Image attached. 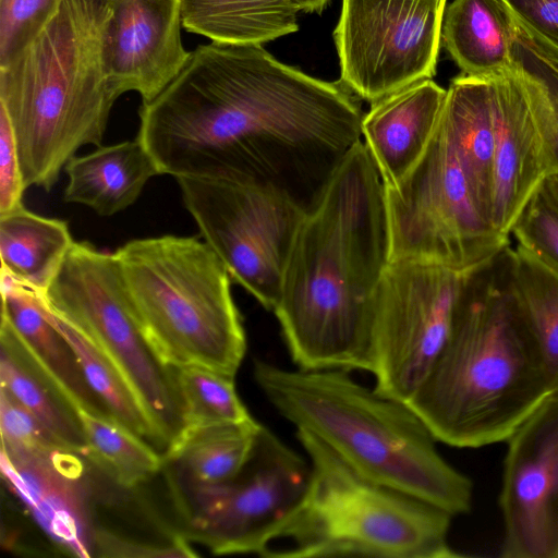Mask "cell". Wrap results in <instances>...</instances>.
<instances>
[{
  "mask_svg": "<svg viewBox=\"0 0 558 558\" xmlns=\"http://www.w3.org/2000/svg\"><path fill=\"white\" fill-rule=\"evenodd\" d=\"M363 117L340 82L310 76L259 44L211 41L143 102L136 137L160 174L263 185L308 214L362 141Z\"/></svg>",
  "mask_w": 558,
  "mask_h": 558,
  "instance_id": "6da1fadb",
  "label": "cell"
},
{
  "mask_svg": "<svg viewBox=\"0 0 558 558\" xmlns=\"http://www.w3.org/2000/svg\"><path fill=\"white\" fill-rule=\"evenodd\" d=\"M390 260L385 186L359 142L305 215L274 313L298 368L374 369L373 303Z\"/></svg>",
  "mask_w": 558,
  "mask_h": 558,
  "instance_id": "7a4b0ae2",
  "label": "cell"
},
{
  "mask_svg": "<svg viewBox=\"0 0 558 558\" xmlns=\"http://www.w3.org/2000/svg\"><path fill=\"white\" fill-rule=\"evenodd\" d=\"M508 245L464 275L451 332L408 404L437 441H505L551 396Z\"/></svg>",
  "mask_w": 558,
  "mask_h": 558,
  "instance_id": "3957f363",
  "label": "cell"
},
{
  "mask_svg": "<svg viewBox=\"0 0 558 558\" xmlns=\"http://www.w3.org/2000/svg\"><path fill=\"white\" fill-rule=\"evenodd\" d=\"M253 376L295 429L315 435L364 476L452 515L471 509L472 482L442 458L408 403L360 384L345 369H288L256 359Z\"/></svg>",
  "mask_w": 558,
  "mask_h": 558,
  "instance_id": "277c9868",
  "label": "cell"
},
{
  "mask_svg": "<svg viewBox=\"0 0 558 558\" xmlns=\"http://www.w3.org/2000/svg\"><path fill=\"white\" fill-rule=\"evenodd\" d=\"M118 98L104 61L99 7L64 0L47 28L0 68V107L26 186L49 191L82 146H101Z\"/></svg>",
  "mask_w": 558,
  "mask_h": 558,
  "instance_id": "5b68a950",
  "label": "cell"
},
{
  "mask_svg": "<svg viewBox=\"0 0 558 558\" xmlns=\"http://www.w3.org/2000/svg\"><path fill=\"white\" fill-rule=\"evenodd\" d=\"M295 436L310 463L307 485L260 557L460 556L449 544L452 514L364 476L312 433Z\"/></svg>",
  "mask_w": 558,
  "mask_h": 558,
  "instance_id": "8992f818",
  "label": "cell"
},
{
  "mask_svg": "<svg viewBox=\"0 0 558 558\" xmlns=\"http://www.w3.org/2000/svg\"><path fill=\"white\" fill-rule=\"evenodd\" d=\"M136 322L172 367L203 366L235 377L246 336L231 277L194 236L132 240L114 252Z\"/></svg>",
  "mask_w": 558,
  "mask_h": 558,
  "instance_id": "52a82bcc",
  "label": "cell"
},
{
  "mask_svg": "<svg viewBox=\"0 0 558 558\" xmlns=\"http://www.w3.org/2000/svg\"><path fill=\"white\" fill-rule=\"evenodd\" d=\"M47 308L95 344L125 378L163 453L185 425L175 367L145 339L132 311L114 253L74 242L49 288Z\"/></svg>",
  "mask_w": 558,
  "mask_h": 558,
  "instance_id": "ba28073f",
  "label": "cell"
},
{
  "mask_svg": "<svg viewBox=\"0 0 558 558\" xmlns=\"http://www.w3.org/2000/svg\"><path fill=\"white\" fill-rule=\"evenodd\" d=\"M385 203L389 262L417 260L466 272L509 245V236L481 213L441 114L416 165L397 184L385 186Z\"/></svg>",
  "mask_w": 558,
  "mask_h": 558,
  "instance_id": "9c48e42d",
  "label": "cell"
},
{
  "mask_svg": "<svg viewBox=\"0 0 558 558\" xmlns=\"http://www.w3.org/2000/svg\"><path fill=\"white\" fill-rule=\"evenodd\" d=\"M308 475V460L263 425L253 453L232 477L193 483L165 476L179 534L214 555L259 556L302 498Z\"/></svg>",
  "mask_w": 558,
  "mask_h": 558,
  "instance_id": "30bf717a",
  "label": "cell"
},
{
  "mask_svg": "<svg viewBox=\"0 0 558 558\" xmlns=\"http://www.w3.org/2000/svg\"><path fill=\"white\" fill-rule=\"evenodd\" d=\"M177 181L203 240L231 279L274 311L306 213L281 193L254 183L202 177Z\"/></svg>",
  "mask_w": 558,
  "mask_h": 558,
  "instance_id": "8fae6325",
  "label": "cell"
},
{
  "mask_svg": "<svg viewBox=\"0 0 558 558\" xmlns=\"http://www.w3.org/2000/svg\"><path fill=\"white\" fill-rule=\"evenodd\" d=\"M465 272L391 260L373 303L374 389L408 403L445 345Z\"/></svg>",
  "mask_w": 558,
  "mask_h": 558,
  "instance_id": "7c38bea8",
  "label": "cell"
},
{
  "mask_svg": "<svg viewBox=\"0 0 558 558\" xmlns=\"http://www.w3.org/2000/svg\"><path fill=\"white\" fill-rule=\"evenodd\" d=\"M447 0H342L340 83L371 104L432 78Z\"/></svg>",
  "mask_w": 558,
  "mask_h": 558,
  "instance_id": "4fadbf2b",
  "label": "cell"
},
{
  "mask_svg": "<svg viewBox=\"0 0 558 558\" xmlns=\"http://www.w3.org/2000/svg\"><path fill=\"white\" fill-rule=\"evenodd\" d=\"M507 441L501 556L557 558L558 396L548 397Z\"/></svg>",
  "mask_w": 558,
  "mask_h": 558,
  "instance_id": "5bb4252c",
  "label": "cell"
},
{
  "mask_svg": "<svg viewBox=\"0 0 558 558\" xmlns=\"http://www.w3.org/2000/svg\"><path fill=\"white\" fill-rule=\"evenodd\" d=\"M101 11V46L118 96H158L187 62L181 39V0H92Z\"/></svg>",
  "mask_w": 558,
  "mask_h": 558,
  "instance_id": "9a60e30c",
  "label": "cell"
},
{
  "mask_svg": "<svg viewBox=\"0 0 558 558\" xmlns=\"http://www.w3.org/2000/svg\"><path fill=\"white\" fill-rule=\"evenodd\" d=\"M84 456L60 449L46 456L8 458L1 470L36 522L69 555L95 556L97 526L90 512V487Z\"/></svg>",
  "mask_w": 558,
  "mask_h": 558,
  "instance_id": "2e32d148",
  "label": "cell"
},
{
  "mask_svg": "<svg viewBox=\"0 0 558 558\" xmlns=\"http://www.w3.org/2000/svg\"><path fill=\"white\" fill-rule=\"evenodd\" d=\"M495 149L492 225L509 236L548 166L523 85L515 72L492 78Z\"/></svg>",
  "mask_w": 558,
  "mask_h": 558,
  "instance_id": "e0dca14e",
  "label": "cell"
},
{
  "mask_svg": "<svg viewBox=\"0 0 558 558\" xmlns=\"http://www.w3.org/2000/svg\"><path fill=\"white\" fill-rule=\"evenodd\" d=\"M447 89L432 78L371 104L362 136L385 186L397 184L416 165L438 124Z\"/></svg>",
  "mask_w": 558,
  "mask_h": 558,
  "instance_id": "ac0fdd59",
  "label": "cell"
},
{
  "mask_svg": "<svg viewBox=\"0 0 558 558\" xmlns=\"http://www.w3.org/2000/svg\"><path fill=\"white\" fill-rule=\"evenodd\" d=\"M1 314L73 405L110 417L89 388L72 347L52 323L43 294L1 274Z\"/></svg>",
  "mask_w": 558,
  "mask_h": 558,
  "instance_id": "d6986e66",
  "label": "cell"
},
{
  "mask_svg": "<svg viewBox=\"0 0 558 558\" xmlns=\"http://www.w3.org/2000/svg\"><path fill=\"white\" fill-rule=\"evenodd\" d=\"M64 169L68 175L64 201L88 206L100 216L128 208L148 180L160 174L138 137L74 156Z\"/></svg>",
  "mask_w": 558,
  "mask_h": 558,
  "instance_id": "ffe728a7",
  "label": "cell"
},
{
  "mask_svg": "<svg viewBox=\"0 0 558 558\" xmlns=\"http://www.w3.org/2000/svg\"><path fill=\"white\" fill-rule=\"evenodd\" d=\"M515 34L505 0H453L445 10L441 39L465 75L488 78L512 73Z\"/></svg>",
  "mask_w": 558,
  "mask_h": 558,
  "instance_id": "44dd1931",
  "label": "cell"
},
{
  "mask_svg": "<svg viewBox=\"0 0 558 558\" xmlns=\"http://www.w3.org/2000/svg\"><path fill=\"white\" fill-rule=\"evenodd\" d=\"M492 78L454 77L441 111L473 196L490 223L495 149Z\"/></svg>",
  "mask_w": 558,
  "mask_h": 558,
  "instance_id": "7402d4cb",
  "label": "cell"
},
{
  "mask_svg": "<svg viewBox=\"0 0 558 558\" xmlns=\"http://www.w3.org/2000/svg\"><path fill=\"white\" fill-rule=\"evenodd\" d=\"M1 388L29 410L66 448L85 457L86 441L77 410L1 314Z\"/></svg>",
  "mask_w": 558,
  "mask_h": 558,
  "instance_id": "603a6c76",
  "label": "cell"
},
{
  "mask_svg": "<svg viewBox=\"0 0 558 558\" xmlns=\"http://www.w3.org/2000/svg\"><path fill=\"white\" fill-rule=\"evenodd\" d=\"M263 425L253 417L185 427L163 452L165 475L217 483L235 475L250 459Z\"/></svg>",
  "mask_w": 558,
  "mask_h": 558,
  "instance_id": "cb8c5ba5",
  "label": "cell"
},
{
  "mask_svg": "<svg viewBox=\"0 0 558 558\" xmlns=\"http://www.w3.org/2000/svg\"><path fill=\"white\" fill-rule=\"evenodd\" d=\"M74 242L64 220L25 206L1 215V274L45 293Z\"/></svg>",
  "mask_w": 558,
  "mask_h": 558,
  "instance_id": "d4e9b609",
  "label": "cell"
},
{
  "mask_svg": "<svg viewBox=\"0 0 558 558\" xmlns=\"http://www.w3.org/2000/svg\"><path fill=\"white\" fill-rule=\"evenodd\" d=\"M290 0H181L182 26L211 41L259 44L299 29Z\"/></svg>",
  "mask_w": 558,
  "mask_h": 558,
  "instance_id": "484cf974",
  "label": "cell"
},
{
  "mask_svg": "<svg viewBox=\"0 0 558 558\" xmlns=\"http://www.w3.org/2000/svg\"><path fill=\"white\" fill-rule=\"evenodd\" d=\"M86 441L85 458L123 488H133L162 470L163 456L110 417L76 409Z\"/></svg>",
  "mask_w": 558,
  "mask_h": 558,
  "instance_id": "4316f807",
  "label": "cell"
},
{
  "mask_svg": "<svg viewBox=\"0 0 558 558\" xmlns=\"http://www.w3.org/2000/svg\"><path fill=\"white\" fill-rule=\"evenodd\" d=\"M511 254L515 294L542 356L551 395L558 396V274L518 244Z\"/></svg>",
  "mask_w": 558,
  "mask_h": 558,
  "instance_id": "83f0119b",
  "label": "cell"
},
{
  "mask_svg": "<svg viewBox=\"0 0 558 558\" xmlns=\"http://www.w3.org/2000/svg\"><path fill=\"white\" fill-rule=\"evenodd\" d=\"M48 312L54 326L72 347L89 388L105 405L110 417L160 452L154 428L119 369L80 331L49 310Z\"/></svg>",
  "mask_w": 558,
  "mask_h": 558,
  "instance_id": "f1b7e54d",
  "label": "cell"
},
{
  "mask_svg": "<svg viewBox=\"0 0 558 558\" xmlns=\"http://www.w3.org/2000/svg\"><path fill=\"white\" fill-rule=\"evenodd\" d=\"M512 58L541 136L549 175L558 174V60L518 26Z\"/></svg>",
  "mask_w": 558,
  "mask_h": 558,
  "instance_id": "f546056e",
  "label": "cell"
},
{
  "mask_svg": "<svg viewBox=\"0 0 558 558\" xmlns=\"http://www.w3.org/2000/svg\"><path fill=\"white\" fill-rule=\"evenodd\" d=\"M175 372L184 402V428L252 418L233 376L194 365L175 367Z\"/></svg>",
  "mask_w": 558,
  "mask_h": 558,
  "instance_id": "4dcf8cb0",
  "label": "cell"
},
{
  "mask_svg": "<svg viewBox=\"0 0 558 558\" xmlns=\"http://www.w3.org/2000/svg\"><path fill=\"white\" fill-rule=\"evenodd\" d=\"M64 0H0V68L9 64L53 21Z\"/></svg>",
  "mask_w": 558,
  "mask_h": 558,
  "instance_id": "1f68e13d",
  "label": "cell"
},
{
  "mask_svg": "<svg viewBox=\"0 0 558 558\" xmlns=\"http://www.w3.org/2000/svg\"><path fill=\"white\" fill-rule=\"evenodd\" d=\"M510 234L518 245L558 274V206L542 184L520 211Z\"/></svg>",
  "mask_w": 558,
  "mask_h": 558,
  "instance_id": "d6a6232c",
  "label": "cell"
},
{
  "mask_svg": "<svg viewBox=\"0 0 558 558\" xmlns=\"http://www.w3.org/2000/svg\"><path fill=\"white\" fill-rule=\"evenodd\" d=\"M0 428L1 454L8 458L46 456L60 449L70 450L29 410L2 388Z\"/></svg>",
  "mask_w": 558,
  "mask_h": 558,
  "instance_id": "836d02e7",
  "label": "cell"
},
{
  "mask_svg": "<svg viewBox=\"0 0 558 558\" xmlns=\"http://www.w3.org/2000/svg\"><path fill=\"white\" fill-rule=\"evenodd\" d=\"M517 26L558 60V0H505Z\"/></svg>",
  "mask_w": 558,
  "mask_h": 558,
  "instance_id": "e575fe53",
  "label": "cell"
},
{
  "mask_svg": "<svg viewBox=\"0 0 558 558\" xmlns=\"http://www.w3.org/2000/svg\"><path fill=\"white\" fill-rule=\"evenodd\" d=\"M95 556L98 557H196L190 542L177 533L168 543L140 542L104 527L94 534Z\"/></svg>",
  "mask_w": 558,
  "mask_h": 558,
  "instance_id": "d590c367",
  "label": "cell"
},
{
  "mask_svg": "<svg viewBox=\"0 0 558 558\" xmlns=\"http://www.w3.org/2000/svg\"><path fill=\"white\" fill-rule=\"evenodd\" d=\"M26 189L14 131L0 107V216L24 206Z\"/></svg>",
  "mask_w": 558,
  "mask_h": 558,
  "instance_id": "8d00e7d4",
  "label": "cell"
},
{
  "mask_svg": "<svg viewBox=\"0 0 558 558\" xmlns=\"http://www.w3.org/2000/svg\"><path fill=\"white\" fill-rule=\"evenodd\" d=\"M299 11L304 12H322L328 0H290Z\"/></svg>",
  "mask_w": 558,
  "mask_h": 558,
  "instance_id": "74e56055",
  "label": "cell"
},
{
  "mask_svg": "<svg viewBox=\"0 0 558 558\" xmlns=\"http://www.w3.org/2000/svg\"><path fill=\"white\" fill-rule=\"evenodd\" d=\"M542 185L554 203L558 206V174L547 175Z\"/></svg>",
  "mask_w": 558,
  "mask_h": 558,
  "instance_id": "f35d334b",
  "label": "cell"
},
{
  "mask_svg": "<svg viewBox=\"0 0 558 558\" xmlns=\"http://www.w3.org/2000/svg\"><path fill=\"white\" fill-rule=\"evenodd\" d=\"M557 558H558V555H557Z\"/></svg>",
  "mask_w": 558,
  "mask_h": 558,
  "instance_id": "ab89813d",
  "label": "cell"
}]
</instances>
